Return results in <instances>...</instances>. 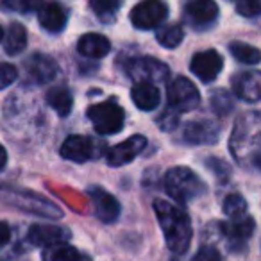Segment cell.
<instances>
[{"label":"cell","mask_w":261,"mask_h":261,"mask_svg":"<svg viewBox=\"0 0 261 261\" xmlns=\"http://www.w3.org/2000/svg\"><path fill=\"white\" fill-rule=\"evenodd\" d=\"M206 165H207V168H211V170L215 172V175H224L225 177V175L229 174V167L222 160H217V158H207Z\"/></svg>","instance_id":"35"},{"label":"cell","mask_w":261,"mask_h":261,"mask_svg":"<svg viewBox=\"0 0 261 261\" xmlns=\"http://www.w3.org/2000/svg\"><path fill=\"white\" fill-rule=\"evenodd\" d=\"M168 8L163 0H142L130 11V22L136 29H156L167 20Z\"/></svg>","instance_id":"7"},{"label":"cell","mask_w":261,"mask_h":261,"mask_svg":"<svg viewBox=\"0 0 261 261\" xmlns=\"http://www.w3.org/2000/svg\"><path fill=\"white\" fill-rule=\"evenodd\" d=\"M38 20L40 25L48 33H59L66 25V9L61 4L50 0L38 6Z\"/></svg>","instance_id":"17"},{"label":"cell","mask_w":261,"mask_h":261,"mask_svg":"<svg viewBox=\"0 0 261 261\" xmlns=\"http://www.w3.org/2000/svg\"><path fill=\"white\" fill-rule=\"evenodd\" d=\"M224 213L227 215L231 220L245 217V213H247L245 199H243L242 195H238V193H231V195H227L224 200Z\"/></svg>","instance_id":"28"},{"label":"cell","mask_w":261,"mask_h":261,"mask_svg":"<svg viewBox=\"0 0 261 261\" xmlns=\"http://www.w3.org/2000/svg\"><path fill=\"white\" fill-rule=\"evenodd\" d=\"M43 261H91L90 256L81 254L75 247L68 243H54L43 250Z\"/></svg>","instance_id":"22"},{"label":"cell","mask_w":261,"mask_h":261,"mask_svg":"<svg viewBox=\"0 0 261 261\" xmlns=\"http://www.w3.org/2000/svg\"><path fill=\"white\" fill-rule=\"evenodd\" d=\"M38 6H40V0H0V8L13 9V11H31Z\"/></svg>","instance_id":"30"},{"label":"cell","mask_w":261,"mask_h":261,"mask_svg":"<svg viewBox=\"0 0 261 261\" xmlns=\"http://www.w3.org/2000/svg\"><path fill=\"white\" fill-rule=\"evenodd\" d=\"M154 211H156L158 222L163 229L168 249L177 254L186 252L190 242H192V222H190L186 211L161 199L154 202Z\"/></svg>","instance_id":"1"},{"label":"cell","mask_w":261,"mask_h":261,"mask_svg":"<svg viewBox=\"0 0 261 261\" xmlns=\"http://www.w3.org/2000/svg\"><path fill=\"white\" fill-rule=\"evenodd\" d=\"M177 122H179V113L172 111V109H167V111H165V115L161 116L160 125L163 127L165 130H172L175 125H177Z\"/></svg>","instance_id":"34"},{"label":"cell","mask_w":261,"mask_h":261,"mask_svg":"<svg viewBox=\"0 0 261 261\" xmlns=\"http://www.w3.org/2000/svg\"><path fill=\"white\" fill-rule=\"evenodd\" d=\"M145 147H147L145 136L142 135L130 136L125 142L113 147L108 152V156H106V161H108L109 167H123V165H129L136 156H140Z\"/></svg>","instance_id":"8"},{"label":"cell","mask_w":261,"mask_h":261,"mask_svg":"<svg viewBox=\"0 0 261 261\" xmlns=\"http://www.w3.org/2000/svg\"><path fill=\"white\" fill-rule=\"evenodd\" d=\"M232 91L238 98L247 102H257L261 97V75L259 72H243L238 73L231 81Z\"/></svg>","instance_id":"14"},{"label":"cell","mask_w":261,"mask_h":261,"mask_svg":"<svg viewBox=\"0 0 261 261\" xmlns=\"http://www.w3.org/2000/svg\"><path fill=\"white\" fill-rule=\"evenodd\" d=\"M18 77V72L13 65L9 63H0V90L8 88L9 84H13Z\"/></svg>","instance_id":"32"},{"label":"cell","mask_w":261,"mask_h":261,"mask_svg":"<svg viewBox=\"0 0 261 261\" xmlns=\"http://www.w3.org/2000/svg\"><path fill=\"white\" fill-rule=\"evenodd\" d=\"M77 48L83 56L91 59H100L104 56L109 54L111 50V43L106 36L97 33H90V34H84L81 36L79 43H77Z\"/></svg>","instance_id":"21"},{"label":"cell","mask_w":261,"mask_h":261,"mask_svg":"<svg viewBox=\"0 0 261 261\" xmlns=\"http://www.w3.org/2000/svg\"><path fill=\"white\" fill-rule=\"evenodd\" d=\"M236 11L247 18H254L261 11V0H240L236 6Z\"/></svg>","instance_id":"31"},{"label":"cell","mask_w":261,"mask_h":261,"mask_svg":"<svg viewBox=\"0 0 261 261\" xmlns=\"http://www.w3.org/2000/svg\"><path fill=\"white\" fill-rule=\"evenodd\" d=\"M167 97H168V109H172L175 113L192 111L200 102L199 90L186 77H175V79L170 81L167 90Z\"/></svg>","instance_id":"5"},{"label":"cell","mask_w":261,"mask_h":261,"mask_svg":"<svg viewBox=\"0 0 261 261\" xmlns=\"http://www.w3.org/2000/svg\"><path fill=\"white\" fill-rule=\"evenodd\" d=\"M185 38V33L179 25H165L160 27L156 34V40L163 45L165 48H175Z\"/></svg>","instance_id":"26"},{"label":"cell","mask_w":261,"mask_h":261,"mask_svg":"<svg viewBox=\"0 0 261 261\" xmlns=\"http://www.w3.org/2000/svg\"><path fill=\"white\" fill-rule=\"evenodd\" d=\"M220 130L213 122H192L182 130V140L190 145H213Z\"/></svg>","instance_id":"15"},{"label":"cell","mask_w":261,"mask_h":261,"mask_svg":"<svg viewBox=\"0 0 261 261\" xmlns=\"http://www.w3.org/2000/svg\"><path fill=\"white\" fill-rule=\"evenodd\" d=\"M231 152L240 163L252 161V167H259V118L257 113H250L238 120L234 135L231 136Z\"/></svg>","instance_id":"2"},{"label":"cell","mask_w":261,"mask_h":261,"mask_svg":"<svg viewBox=\"0 0 261 261\" xmlns=\"http://www.w3.org/2000/svg\"><path fill=\"white\" fill-rule=\"evenodd\" d=\"M130 98L136 104V108L142 111H152L160 106L161 95L156 84L150 83H136L135 88L130 90Z\"/></svg>","instance_id":"20"},{"label":"cell","mask_w":261,"mask_h":261,"mask_svg":"<svg viewBox=\"0 0 261 261\" xmlns=\"http://www.w3.org/2000/svg\"><path fill=\"white\" fill-rule=\"evenodd\" d=\"M47 104L58 113L59 116H68L73 108V97L66 88H52L47 91Z\"/></svg>","instance_id":"23"},{"label":"cell","mask_w":261,"mask_h":261,"mask_svg":"<svg viewBox=\"0 0 261 261\" xmlns=\"http://www.w3.org/2000/svg\"><path fill=\"white\" fill-rule=\"evenodd\" d=\"M88 118L98 135H115L122 130L125 113L116 102H102L88 109Z\"/></svg>","instance_id":"4"},{"label":"cell","mask_w":261,"mask_h":261,"mask_svg":"<svg viewBox=\"0 0 261 261\" xmlns=\"http://www.w3.org/2000/svg\"><path fill=\"white\" fill-rule=\"evenodd\" d=\"M218 227L229 238L231 247H236V245H243L252 236L256 224H254V220L250 217H242V218H236V220L220 224Z\"/></svg>","instance_id":"19"},{"label":"cell","mask_w":261,"mask_h":261,"mask_svg":"<svg viewBox=\"0 0 261 261\" xmlns=\"http://www.w3.org/2000/svg\"><path fill=\"white\" fill-rule=\"evenodd\" d=\"M125 72L135 83H165L168 79V66L154 58H138L130 59L125 65Z\"/></svg>","instance_id":"6"},{"label":"cell","mask_w":261,"mask_h":261,"mask_svg":"<svg viewBox=\"0 0 261 261\" xmlns=\"http://www.w3.org/2000/svg\"><path fill=\"white\" fill-rule=\"evenodd\" d=\"M192 261H222V257L215 247L206 245V247H202L195 256H193Z\"/></svg>","instance_id":"33"},{"label":"cell","mask_w":261,"mask_h":261,"mask_svg":"<svg viewBox=\"0 0 261 261\" xmlns=\"http://www.w3.org/2000/svg\"><path fill=\"white\" fill-rule=\"evenodd\" d=\"M165 188L172 199L181 204H188L190 200L197 199L206 192V186L199 175L186 167L170 168L165 175Z\"/></svg>","instance_id":"3"},{"label":"cell","mask_w":261,"mask_h":261,"mask_svg":"<svg viewBox=\"0 0 261 261\" xmlns=\"http://www.w3.org/2000/svg\"><path fill=\"white\" fill-rule=\"evenodd\" d=\"M211 108H213V111L220 116L229 115V113L232 111V108H234V106H232L231 95L224 90L213 91V95H211Z\"/></svg>","instance_id":"29"},{"label":"cell","mask_w":261,"mask_h":261,"mask_svg":"<svg viewBox=\"0 0 261 261\" xmlns=\"http://www.w3.org/2000/svg\"><path fill=\"white\" fill-rule=\"evenodd\" d=\"M27 47V31L22 23H11L6 31L4 48L9 56H16Z\"/></svg>","instance_id":"24"},{"label":"cell","mask_w":261,"mask_h":261,"mask_svg":"<svg viewBox=\"0 0 261 261\" xmlns=\"http://www.w3.org/2000/svg\"><path fill=\"white\" fill-rule=\"evenodd\" d=\"M120 0H90V8L100 20L111 22L113 16L120 9Z\"/></svg>","instance_id":"27"},{"label":"cell","mask_w":261,"mask_h":261,"mask_svg":"<svg viewBox=\"0 0 261 261\" xmlns=\"http://www.w3.org/2000/svg\"><path fill=\"white\" fill-rule=\"evenodd\" d=\"M25 70L33 81L40 84H47L58 75V65L50 56L33 54L25 61Z\"/></svg>","instance_id":"13"},{"label":"cell","mask_w":261,"mask_h":261,"mask_svg":"<svg viewBox=\"0 0 261 261\" xmlns=\"http://www.w3.org/2000/svg\"><path fill=\"white\" fill-rule=\"evenodd\" d=\"M185 15L195 27H207L217 20L218 6L213 0H190L185 8Z\"/></svg>","instance_id":"12"},{"label":"cell","mask_w":261,"mask_h":261,"mask_svg":"<svg viewBox=\"0 0 261 261\" xmlns=\"http://www.w3.org/2000/svg\"><path fill=\"white\" fill-rule=\"evenodd\" d=\"M88 195L91 197L95 204V211H97V217L100 218L106 224H111L118 218L120 215V204L111 193H108L106 190H102L100 186H91L88 190Z\"/></svg>","instance_id":"10"},{"label":"cell","mask_w":261,"mask_h":261,"mask_svg":"<svg viewBox=\"0 0 261 261\" xmlns=\"http://www.w3.org/2000/svg\"><path fill=\"white\" fill-rule=\"evenodd\" d=\"M29 242L33 245L38 247H48L54 243L66 242L70 238V231L65 227H58V225H45V224H36L29 229L27 234Z\"/></svg>","instance_id":"18"},{"label":"cell","mask_w":261,"mask_h":261,"mask_svg":"<svg viewBox=\"0 0 261 261\" xmlns=\"http://www.w3.org/2000/svg\"><path fill=\"white\" fill-rule=\"evenodd\" d=\"M95 154V143L86 136H68L61 145V156L73 163L90 161Z\"/></svg>","instance_id":"11"},{"label":"cell","mask_w":261,"mask_h":261,"mask_svg":"<svg viewBox=\"0 0 261 261\" xmlns=\"http://www.w3.org/2000/svg\"><path fill=\"white\" fill-rule=\"evenodd\" d=\"M9 240H11V229L6 222H0V247H4Z\"/></svg>","instance_id":"36"},{"label":"cell","mask_w":261,"mask_h":261,"mask_svg":"<svg viewBox=\"0 0 261 261\" xmlns=\"http://www.w3.org/2000/svg\"><path fill=\"white\" fill-rule=\"evenodd\" d=\"M6 163H8V152H6L4 147L0 145V170L6 167Z\"/></svg>","instance_id":"37"},{"label":"cell","mask_w":261,"mask_h":261,"mask_svg":"<svg viewBox=\"0 0 261 261\" xmlns=\"http://www.w3.org/2000/svg\"><path fill=\"white\" fill-rule=\"evenodd\" d=\"M229 52H231V56L236 61L245 63V65H257L261 59V54L256 47L242 43V41H232V43L229 45Z\"/></svg>","instance_id":"25"},{"label":"cell","mask_w":261,"mask_h":261,"mask_svg":"<svg viewBox=\"0 0 261 261\" xmlns=\"http://www.w3.org/2000/svg\"><path fill=\"white\" fill-rule=\"evenodd\" d=\"M2 36H4V31H2V27H0V40H2Z\"/></svg>","instance_id":"38"},{"label":"cell","mask_w":261,"mask_h":261,"mask_svg":"<svg viewBox=\"0 0 261 261\" xmlns=\"http://www.w3.org/2000/svg\"><path fill=\"white\" fill-rule=\"evenodd\" d=\"M222 66H224V59L217 50H204L193 56L190 68H192L193 75L199 81L213 83L218 77V73H220Z\"/></svg>","instance_id":"9"},{"label":"cell","mask_w":261,"mask_h":261,"mask_svg":"<svg viewBox=\"0 0 261 261\" xmlns=\"http://www.w3.org/2000/svg\"><path fill=\"white\" fill-rule=\"evenodd\" d=\"M15 195V206L22 207V210L33 211L36 215H43V217L59 218L63 217V211L58 206L50 204L48 200L38 197L36 193H22V192H13Z\"/></svg>","instance_id":"16"}]
</instances>
